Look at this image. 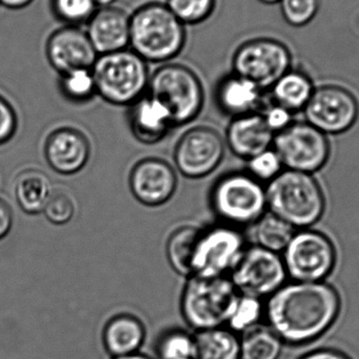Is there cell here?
Returning <instances> with one entry per match:
<instances>
[{
    "label": "cell",
    "mask_w": 359,
    "mask_h": 359,
    "mask_svg": "<svg viewBox=\"0 0 359 359\" xmlns=\"http://www.w3.org/2000/svg\"><path fill=\"white\" fill-rule=\"evenodd\" d=\"M178 187L174 168L163 160L149 158L138 162L130 176L133 196L147 207H159L172 200Z\"/></svg>",
    "instance_id": "9a60e30c"
},
{
    "label": "cell",
    "mask_w": 359,
    "mask_h": 359,
    "mask_svg": "<svg viewBox=\"0 0 359 359\" xmlns=\"http://www.w3.org/2000/svg\"><path fill=\"white\" fill-rule=\"evenodd\" d=\"M259 1L264 4H278L280 0H259Z\"/></svg>",
    "instance_id": "ee69618b"
},
{
    "label": "cell",
    "mask_w": 359,
    "mask_h": 359,
    "mask_svg": "<svg viewBox=\"0 0 359 359\" xmlns=\"http://www.w3.org/2000/svg\"><path fill=\"white\" fill-rule=\"evenodd\" d=\"M249 175L259 182H271L284 170L282 161L273 147L248 160Z\"/></svg>",
    "instance_id": "d590c367"
},
{
    "label": "cell",
    "mask_w": 359,
    "mask_h": 359,
    "mask_svg": "<svg viewBox=\"0 0 359 359\" xmlns=\"http://www.w3.org/2000/svg\"><path fill=\"white\" fill-rule=\"evenodd\" d=\"M282 346L271 329L257 327L241 335V359H278Z\"/></svg>",
    "instance_id": "83f0119b"
},
{
    "label": "cell",
    "mask_w": 359,
    "mask_h": 359,
    "mask_svg": "<svg viewBox=\"0 0 359 359\" xmlns=\"http://www.w3.org/2000/svg\"><path fill=\"white\" fill-rule=\"evenodd\" d=\"M265 316V305L261 299L249 295L240 294L226 327L236 334L243 335L252 329L259 327V323Z\"/></svg>",
    "instance_id": "f1b7e54d"
},
{
    "label": "cell",
    "mask_w": 359,
    "mask_h": 359,
    "mask_svg": "<svg viewBox=\"0 0 359 359\" xmlns=\"http://www.w3.org/2000/svg\"><path fill=\"white\" fill-rule=\"evenodd\" d=\"M267 208L295 229L316 225L326 210L324 190L314 175L285 170L266 187Z\"/></svg>",
    "instance_id": "3957f363"
},
{
    "label": "cell",
    "mask_w": 359,
    "mask_h": 359,
    "mask_svg": "<svg viewBox=\"0 0 359 359\" xmlns=\"http://www.w3.org/2000/svg\"><path fill=\"white\" fill-rule=\"evenodd\" d=\"M111 359H155L151 358V356L147 355V354L141 353V352H138V353L130 354V355L126 356H119V358H113Z\"/></svg>",
    "instance_id": "b9f144b4"
},
{
    "label": "cell",
    "mask_w": 359,
    "mask_h": 359,
    "mask_svg": "<svg viewBox=\"0 0 359 359\" xmlns=\"http://www.w3.org/2000/svg\"><path fill=\"white\" fill-rule=\"evenodd\" d=\"M92 73L96 94L117 107L134 104L149 90L147 62L133 50L99 55Z\"/></svg>",
    "instance_id": "277c9868"
},
{
    "label": "cell",
    "mask_w": 359,
    "mask_h": 359,
    "mask_svg": "<svg viewBox=\"0 0 359 359\" xmlns=\"http://www.w3.org/2000/svg\"><path fill=\"white\" fill-rule=\"evenodd\" d=\"M259 113H261L266 126L274 135L282 132L294 122V119H293L294 114L274 102L273 104L269 105Z\"/></svg>",
    "instance_id": "8d00e7d4"
},
{
    "label": "cell",
    "mask_w": 359,
    "mask_h": 359,
    "mask_svg": "<svg viewBox=\"0 0 359 359\" xmlns=\"http://www.w3.org/2000/svg\"><path fill=\"white\" fill-rule=\"evenodd\" d=\"M144 323L130 313H119L109 318L103 328L105 351L113 358L138 353L147 341Z\"/></svg>",
    "instance_id": "ffe728a7"
},
{
    "label": "cell",
    "mask_w": 359,
    "mask_h": 359,
    "mask_svg": "<svg viewBox=\"0 0 359 359\" xmlns=\"http://www.w3.org/2000/svg\"><path fill=\"white\" fill-rule=\"evenodd\" d=\"M301 359H350L345 354L341 352L334 351V350H318V351L312 352L308 355L304 356Z\"/></svg>",
    "instance_id": "ab89813d"
},
{
    "label": "cell",
    "mask_w": 359,
    "mask_h": 359,
    "mask_svg": "<svg viewBox=\"0 0 359 359\" xmlns=\"http://www.w3.org/2000/svg\"><path fill=\"white\" fill-rule=\"evenodd\" d=\"M262 92L252 82L232 74L219 82L217 103L224 113L233 118L259 113Z\"/></svg>",
    "instance_id": "7402d4cb"
},
{
    "label": "cell",
    "mask_w": 359,
    "mask_h": 359,
    "mask_svg": "<svg viewBox=\"0 0 359 359\" xmlns=\"http://www.w3.org/2000/svg\"><path fill=\"white\" fill-rule=\"evenodd\" d=\"M96 1L97 4H98V6L100 4V6H111L116 0H96Z\"/></svg>",
    "instance_id": "7bdbcfd3"
},
{
    "label": "cell",
    "mask_w": 359,
    "mask_h": 359,
    "mask_svg": "<svg viewBox=\"0 0 359 359\" xmlns=\"http://www.w3.org/2000/svg\"><path fill=\"white\" fill-rule=\"evenodd\" d=\"M61 90L69 100L86 101L96 94V86L92 69H76L63 74Z\"/></svg>",
    "instance_id": "1f68e13d"
},
{
    "label": "cell",
    "mask_w": 359,
    "mask_h": 359,
    "mask_svg": "<svg viewBox=\"0 0 359 359\" xmlns=\"http://www.w3.org/2000/svg\"><path fill=\"white\" fill-rule=\"evenodd\" d=\"M165 4L184 25H194L212 15L217 0H166Z\"/></svg>",
    "instance_id": "4dcf8cb0"
},
{
    "label": "cell",
    "mask_w": 359,
    "mask_h": 359,
    "mask_svg": "<svg viewBox=\"0 0 359 359\" xmlns=\"http://www.w3.org/2000/svg\"><path fill=\"white\" fill-rule=\"evenodd\" d=\"M225 155V143L219 133L198 126L186 132L175 149V164L182 176L202 179L212 174Z\"/></svg>",
    "instance_id": "5bb4252c"
},
{
    "label": "cell",
    "mask_w": 359,
    "mask_h": 359,
    "mask_svg": "<svg viewBox=\"0 0 359 359\" xmlns=\"http://www.w3.org/2000/svg\"><path fill=\"white\" fill-rule=\"evenodd\" d=\"M229 278L240 294L263 299L284 286L288 274L280 253L255 245L245 249Z\"/></svg>",
    "instance_id": "7c38bea8"
},
{
    "label": "cell",
    "mask_w": 359,
    "mask_h": 359,
    "mask_svg": "<svg viewBox=\"0 0 359 359\" xmlns=\"http://www.w3.org/2000/svg\"><path fill=\"white\" fill-rule=\"evenodd\" d=\"M270 90L274 103L295 114L309 102L316 86L306 72L290 69Z\"/></svg>",
    "instance_id": "cb8c5ba5"
},
{
    "label": "cell",
    "mask_w": 359,
    "mask_h": 359,
    "mask_svg": "<svg viewBox=\"0 0 359 359\" xmlns=\"http://www.w3.org/2000/svg\"><path fill=\"white\" fill-rule=\"evenodd\" d=\"M149 95L168 109L172 126H184L198 117L204 105V88L189 67L165 63L149 78Z\"/></svg>",
    "instance_id": "8992f818"
},
{
    "label": "cell",
    "mask_w": 359,
    "mask_h": 359,
    "mask_svg": "<svg viewBox=\"0 0 359 359\" xmlns=\"http://www.w3.org/2000/svg\"><path fill=\"white\" fill-rule=\"evenodd\" d=\"M238 297L228 276H191L182 292V316L194 332L226 326Z\"/></svg>",
    "instance_id": "5b68a950"
},
{
    "label": "cell",
    "mask_w": 359,
    "mask_h": 359,
    "mask_svg": "<svg viewBox=\"0 0 359 359\" xmlns=\"http://www.w3.org/2000/svg\"><path fill=\"white\" fill-rule=\"evenodd\" d=\"M245 249L244 238L236 227L223 224L201 230L192 257L191 276H227L240 261Z\"/></svg>",
    "instance_id": "8fae6325"
},
{
    "label": "cell",
    "mask_w": 359,
    "mask_h": 359,
    "mask_svg": "<svg viewBox=\"0 0 359 359\" xmlns=\"http://www.w3.org/2000/svg\"><path fill=\"white\" fill-rule=\"evenodd\" d=\"M88 23L86 34L97 54L119 52L130 46V15L122 8L102 6Z\"/></svg>",
    "instance_id": "ac0fdd59"
},
{
    "label": "cell",
    "mask_w": 359,
    "mask_h": 359,
    "mask_svg": "<svg viewBox=\"0 0 359 359\" xmlns=\"http://www.w3.org/2000/svg\"><path fill=\"white\" fill-rule=\"evenodd\" d=\"M278 4L283 17L289 25L303 27L316 18L320 0H280Z\"/></svg>",
    "instance_id": "836d02e7"
},
{
    "label": "cell",
    "mask_w": 359,
    "mask_h": 359,
    "mask_svg": "<svg viewBox=\"0 0 359 359\" xmlns=\"http://www.w3.org/2000/svg\"><path fill=\"white\" fill-rule=\"evenodd\" d=\"M341 311L337 289L325 282L286 283L265 305L270 329L289 344H303L326 332Z\"/></svg>",
    "instance_id": "6da1fadb"
},
{
    "label": "cell",
    "mask_w": 359,
    "mask_h": 359,
    "mask_svg": "<svg viewBox=\"0 0 359 359\" xmlns=\"http://www.w3.org/2000/svg\"><path fill=\"white\" fill-rule=\"evenodd\" d=\"M274 134L266 126L261 113L233 118L226 132L230 151L248 161L273 144Z\"/></svg>",
    "instance_id": "d6986e66"
},
{
    "label": "cell",
    "mask_w": 359,
    "mask_h": 359,
    "mask_svg": "<svg viewBox=\"0 0 359 359\" xmlns=\"http://www.w3.org/2000/svg\"><path fill=\"white\" fill-rule=\"evenodd\" d=\"M42 212L50 223L55 225H65L69 223L75 215V200L65 190H53Z\"/></svg>",
    "instance_id": "e575fe53"
},
{
    "label": "cell",
    "mask_w": 359,
    "mask_h": 359,
    "mask_svg": "<svg viewBox=\"0 0 359 359\" xmlns=\"http://www.w3.org/2000/svg\"><path fill=\"white\" fill-rule=\"evenodd\" d=\"M32 0H0V4L11 8H20L31 4Z\"/></svg>",
    "instance_id": "60d3db41"
},
{
    "label": "cell",
    "mask_w": 359,
    "mask_h": 359,
    "mask_svg": "<svg viewBox=\"0 0 359 359\" xmlns=\"http://www.w3.org/2000/svg\"><path fill=\"white\" fill-rule=\"evenodd\" d=\"M18 119L12 105L0 96V144L8 142L16 133Z\"/></svg>",
    "instance_id": "74e56055"
},
{
    "label": "cell",
    "mask_w": 359,
    "mask_h": 359,
    "mask_svg": "<svg viewBox=\"0 0 359 359\" xmlns=\"http://www.w3.org/2000/svg\"><path fill=\"white\" fill-rule=\"evenodd\" d=\"M158 359H194V334L183 328H168L156 341Z\"/></svg>",
    "instance_id": "f546056e"
},
{
    "label": "cell",
    "mask_w": 359,
    "mask_h": 359,
    "mask_svg": "<svg viewBox=\"0 0 359 359\" xmlns=\"http://www.w3.org/2000/svg\"><path fill=\"white\" fill-rule=\"evenodd\" d=\"M194 359H241V335L228 327L194 332Z\"/></svg>",
    "instance_id": "603a6c76"
},
{
    "label": "cell",
    "mask_w": 359,
    "mask_h": 359,
    "mask_svg": "<svg viewBox=\"0 0 359 359\" xmlns=\"http://www.w3.org/2000/svg\"><path fill=\"white\" fill-rule=\"evenodd\" d=\"M185 43V25L165 4L149 2L130 15V46L147 62H168Z\"/></svg>",
    "instance_id": "7a4b0ae2"
},
{
    "label": "cell",
    "mask_w": 359,
    "mask_h": 359,
    "mask_svg": "<svg viewBox=\"0 0 359 359\" xmlns=\"http://www.w3.org/2000/svg\"><path fill=\"white\" fill-rule=\"evenodd\" d=\"M13 225V212L6 201L0 198V240L6 238Z\"/></svg>",
    "instance_id": "f35d334b"
},
{
    "label": "cell",
    "mask_w": 359,
    "mask_h": 359,
    "mask_svg": "<svg viewBox=\"0 0 359 359\" xmlns=\"http://www.w3.org/2000/svg\"><path fill=\"white\" fill-rule=\"evenodd\" d=\"M46 54L53 67L62 75L76 69H92L98 58L86 32L74 25L53 33Z\"/></svg>",
    "instance_id": "2e32d148"
},
{
    "label": "cell",
    "mask_w": 359,
    "mask_h": 359,
    "mask_svg": "<svg viewBox=\"0 0 359 359\" xmlns=\"http://www.w3.org/2000/svg\"><path fill=\"white\" fill-rule=\"evenodd\" d=\"M53 8L61 20L69 25L88 22L98 10L96 0H53Z\"/></svg>",
    "instance_id": "d6a6232c"
},
{
    "label": "cell",
    "mask_w": 359,
    "mask_h": 359,
    "mask_svg": "<svg viewBox=\"0 0 359 359\" xmlns=\"http://www.w3.org/2000/svg\"><path fill=\"white\" fill-rule=\"evenodd\" d=\"M252 226L257 246L276 253L285 250L297 230L269 210L266 211Z\"/></svg>",
    "instance_id": "484cf974"
},
{
    "label": "cell",
    "mask_w": 359,
    "mask_h": 359,
    "mask_svg": "<svg viewBox=\"0 0 359 359\" xmlns=\"http://www.w3.org/2000/svg\"><path fill=\"white\" fill-rule=\"evenodd\" d=\"M288 278L294 282H325L337 265V249L318 230L297 229L283 251Z\"/></svg>",
    "instance_id": "ba28073f"
},
{
    "label": "cell",
    "mask_w": 359,
    "mask_h": 359,
    "mask_svg": "<svg viewBox=\"0 0 359 359\" xmlns=\"http://www.w3.org/2000/svg\"><path fill=\"white\" fill-rule=\"evenodd\" d=\"M303 113L305 121L323 134H344L358 122L359 103L347 88L328 84L316 88Z\"/></svg>",
    "instance_id": "4fadbf2b"
},
{
    "label": "cell",
    "mask_w": 359,
    "mask_h": 359,
    "mask_svg": "<svg viewBox=\"0 0 359 359\" xmlns=\"http://www.w3.org/2000/svg\"><path fill=\"white\" fill-rule=\"evenodd\" d=\"M44 154L53 170L71 176L81 172L88 164L90 156V142L75 128H59L46 139Z\"/></svg>",
    "instance_id": "e0dca14e"
},
{
    "label": "cell",
    "mask_w": 359,
    "mask_h": 359,
    "mask_svg": "<svg viewBox=\"0 0 359 359\" xmlns=\"http://www.w3.org/2000/svg\"><path fill=\"white\" fill-rule=\"evenodd\" d=\"M200 229L194 226H183L172 232L168 241L166 253L172 269L180 276H191V263L194 247Z\"/></svg>",
    "instance_id": "4316f807"
},
{
    "label": "cell",
    "mask_w": 359,
    "mask_h": 359,
    "mask_svg": "<svg viewBox=\"0 0 359 359\" xmlns=\"http://www.w3.org/2000/svg\"><path fill=\"white\" fill-rule=\"evenodd\" d=\"M211 208L232 227L253 225L267 208L266 187L249 174L226 175L213 186Z\"/></svg>",
    "instance_id": "52a82bcc"
},
{
    "label": "cell",
    "mask_w": 359,
    "mask_h": 359,
    "mask_svg": "<svg viewBox=\"0 0 359 359\" xmlns=\"http://www.w3.org/2000/svg\"><path fill=\"white\" fill-rule=\"evenodd\" d=\"M52 191L50 179L40 170H25L15 181L17 203L29 215L42 212Z\"/></svg>",
    "instance_id": "d4e9b609"
},
{
    "label": "cell",
    "mask_w": 359,
    "mask_h": 359,
    "mask_svg": "<svg viewBox=\"0 0 359 359\" xmlns=\"http://www.w3.org/2000/svg\"><path fill=\"white\" fill-rule=\"evenodd\" d=\"M234 75L249 80L259 90H270L292 69V55L286 44L273 38H255L243 42L233 54Z\"/></svg>",
    "instance_id": "9c48e42d"
},
{
    "label": "cell",
    "mask_w": 359,
    "mask_h": 359,
    "mask_svg": "<svg viewBox=\"0 0 359 359\" xmlns=\"http://www.w3.org/2000/svg\"><path fill=\"white\" fill-rule=\"evenodd\" d=\"M130 107V128L139 142L156 144L168 136L172 122L168 109L159 101L147 95Z\"/></svg>",
    "instance_id": "44dd1931"
},
{
    "label": "cell",
    "mask_w": 359,
    "mask_h": 359,
    "mask_svg": "<svg viewBox=\"0 0 359 359\" xmlns=\"http://www.w3.org/2000/svg\"><path fill=\"white\" fill-rule=\"evenodd\" d=\"M272 147L284 168L306 174L322 170L331 155L328 136L306 121H294L274 135Z\"/></svg>",
    "instance_id": "30bf717a"
}]
</instances>
